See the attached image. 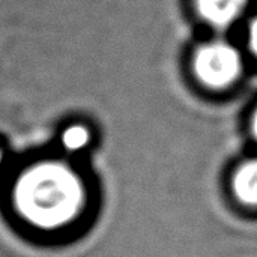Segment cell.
Returning a JSON list of instances; mask_svg holds the SVG:
<instances>
[{
	"mask_svg": "<svg viewBox=\"0 0 257 257\" xmlns=\"http://www.w3.org/2000/svg\"><path fill=\"white\" fill-rule=\"evenodd\" d=\"M62 140H63L65 148H68L71 151H77V149H81L83 146H86V143L89 140V133L83 126H71L69 130L65 131Z\"/></svg>",
	"mask_w": 257,
	"mask_h": 257,
	"instance_id": "277c9868",
	"label": "cell"
},
{
	"mask_svg": "<svg viewBox=\"0 0 257 257\" xmlns=\"http://www.w3.org/2000/svg\"><path fill=\"white\" fill-rule=\"evenodd\" d=\"M251 131H253V134H254V137H256L257 140V108L256 111H254V114H253V119H251Z\"/></svg>",
	"mask_w": 257,
	"mask_h": 257,
	"instance_id": "8992f818",
	"label": "cell"
},
{
	"mask_svg": "<svg viewBox=\"0 0 257 257\" xmlns=\"http://www.w3.org/2000/svg\"><path fill=\"white\" fill-rule=\"evenodd\" d=\"M197 78L208 87L223 89L230 86L242 72L239 51L226 42H209L197 50L193 59Z\"/></svg>",
	"mask_w": 257,
	"mask_h": 257,
	"instance_id": "6da1fadb",
	"label": "cell"
},
{
	"mask_svg": "<svg viewBox=\"0 0 257 257\" xmlns=\"http://www.w3.org/2000/svg\"><path fill=\"white\" fill-rule=\"evenodd\" d=\"M248 0H196L197 12L203 20L217 27L230 24L244 9Z\"/></svg>",
	"mask_w": 257,
	"mask_h": 257,
	"instance_id": "7a4b0ae2",
	"label": "cell"
},
{
	"mask_svg": "<svg viewBox=\"0 0 257 257\" xmlns=\"http://www.w3.org/2000/svg\"><path fill=\"white\" fill-rule=\"evenodd\" d=\"M248 39H250V47H251L253 53L257 56V17L253 20V23H251V26H250Z\"/></svg>",
	"mask_w": 257,
	"mask_h": 257,
	"instance_id": "5b68a950",
	"label": "cell"
},
{
	"mask_svg": "<svg viewBox=\"0 0 257 257\" xmlns=\"http://www.w3.org/2000/svg\"><path fill=\"white\" fill-rule=\"evenodd\" d=\"M233 193L239 202L257 206V160L241 164L233 175Z\"/></svg>",
	"mask_w": 257,
	"mask_h": 257,
	"instance_id": "3957f363",
	"label": "cell"
}]
</instances>
